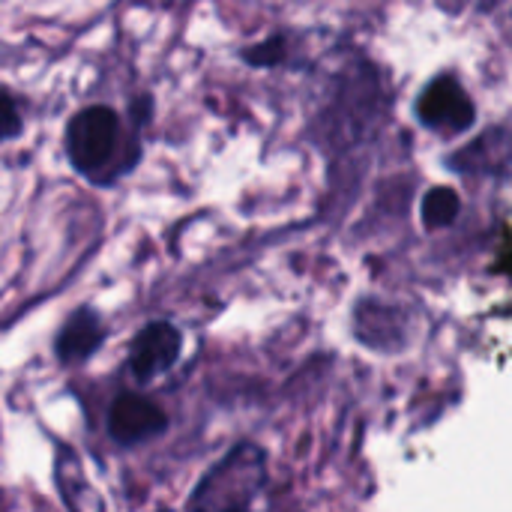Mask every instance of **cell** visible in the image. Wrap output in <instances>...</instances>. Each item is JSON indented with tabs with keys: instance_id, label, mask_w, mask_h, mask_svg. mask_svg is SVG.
I'll list each match as a JSON object with an SVG mask.
<instances>
[{
	"instance_id": "1",
	"label": "cell",
	"mask_w": 512,
	"mask_h": 512,
	"mask_svg": "<svg viewBox=\"0 0 512 512\" xmlns=\"http://www.w3.org/2000/svg\"><path fill=\"white\" fill-rule=\"evenodd\" d=\"M66 159L90 183L111 186L138 165V132L111 105H87L66 123Z\"/></svg>"
},
{
	"instance_id": "2",
	"label": "cell",
	"mask_w": 512,
	"mask_h": 512,
	"mask_svg": "<svg viewBox=\"0 0 512 512\" xmlns=\"http://www.w3.org/2000/svg\"><path fill=\"white\" fill-rule=\"evenodd\" d=\"M267 483V456L258 444L240 441L192 489L189 510H249Z\"/></svg>"
},
{
	"instance_id": "3",
	"label": "cell",
	"mask_w": 512,
	"mask_h": 512,
	"mask_svg": "<svg viewBox=\"0 0 512 512\" xmlns=\"http://www.w3.org/2000/svg\"><path fill=\"white\" fill-rule=\"evenodd\" d=\"M417 117L426 129L453 138V135H465L477 123V105L471 93L462 87V81L444 72L423 87L417 99Z\"/></svg>"
},
{
	"instance_id": "4",
	"label": "cell",
	"mask_w": 512,
	"mask_h": 512,
	"mask_svg": "<svg viewBox=\"0 0 512 512\" xmlns=\"http://www.w3.org/2000/svg\"><path fill=\"white\" fill-rule=\"evenodd\" d=\"M168 432V414L147 396L120 393L108 411V435L120 447H138Z\"/></svg>"
},
{
	"instance_id": "5",
	"label": "cell",
	"mask_w": 512,
	"mask_h": 512,
	"mask_svg": "<svg viewBox=\"0 0 512 512\" xmlns=\"http://www.w3.org/2000/svg\"><path fill=\"white\" fill-rule=\"evenodd\" d=\"M180 345H183V336L174 324L150 321L129 345V372L141 384L156 381L177 363Z\"/></svg>"
},
{
	"instance_id": "6",
	"label": "cell",
	"mask_w": 512,
	"mask_h": 512,
	"mask_svg": "<svg viewBox=\"0 0 512 512\" xmlns=\"http://www.w3.org/2000/svg\"><path fill=\"white\" fill-rule=\"evenodd\" d=\"M105 339H108V327L102 315L90 306H81L60 327L54 339V354L63 366H81L105 345Z\"/></svg>"
},
{
	"instance_id": "7",
	"label": "cell",
	"mask_w": 512,
	"mask_h": 512,
	"mask_svg": "<svg viewBox=\"0 0 512 512\" xmlns=\"http://www.w3.org/2000/svg\"><path fill=\"white\" fill-rule=\"evenodd\" d=\"M54 477H57V489H60L66 507H72V510H99L102 507V501L96 498L93 486L87 483V477L81 471V462L75 459V453L69 447H60Z\"/></svg>"
},
{
	"instance_id": "8",
	"label": "cell",
	"mask_w": 512,
	"mask_h": 512,
	"mask_svg": "<svg viewBox=\"0 0 512 512\" xmlns=\"http://www.w3.org/2000/svg\"><path fill=\"white\" fill-rule=\"evenodd\" d=\"M462 213V198L453 186H432L426 195H423V207H420V216H423V225L429 231H438V228H450Z\"/></svg>"
},
{
	"instance_id": "9",
	"label": "cell",
	"mask_w": 512,
	"mask_h": 512,
	"mask_svg": "<svg viewBox=\"0 0 512 512\" xmlns=\"http://www.w3.org/2000/svg\"><path fill=\"white\" fill-rule=\"evenodd\" d=\"M285 57H288V39L279 36V33L276 36H267L264 42H258V45H252V48L243 51V60L249 66H279Z\"/></svg>"
},
{
	"instance_id": "10",
	"label": "cell",
	"mask_w": 512,
	"mask_h": 512,
	"mask_svg": "<svg viewBox=\"0 0 512 512\" xmlns=\"http://www.w3.org/2000/svg\"><path fill=\"white\" fill-rule=\"evenodd\" d=\"M24 132V117H21V108L15 102V96L9 90L0 87V141H9V138H18Z\"/></svg>"
}]
</instances>
